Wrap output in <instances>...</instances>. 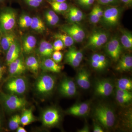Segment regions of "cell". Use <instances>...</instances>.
<instances>
[{"instance_id": "cell-1", "label": "cell", "mask_w": 132, "mask_h": 132, "mask_svg": "<svg viewBox=\"0 0 132 132\" xmlns=\"http://www.w3.org/2000/svg\"><path fill=\"white\" fill-rule=\"evenodd\" d=\"M0 100L5 109L9 112L20 111L25 108L27 104L26 99L16 95L1 92Z\"/></svg>"}, {"instance_id": "cell-2", "label": "cell", "mask_w": 132, "mask_h": 132, "mask_svg": "<svg viewBox=\"0 0 132 132\" xmlns=\"http://www.w3.org/2000/svg\"><path fill=\"white\" fill-rule=\"evenodd\" d=\"M94 115L96 119L104 127L109 128L112 127L115 122L114 113L109 107L100 105L95 110Z\"/></svg>"}, {"instance_id": "cell-3", "label": "cell", "mask_w": 132, "mask_h": 132, "mask_svg": "<svg viewBox=\"0 0 132 132\" xmlns=\"http://www.w3.org/2000/svg\"><path fill=\"white\" fill-rule=\"evenodd\" d=\"M16 22L15 11L10 8L3 9L0 12V33L1 34L12 31Z\"/></svg>"}, {"instance_id": "cell-4", "label": "cell", "mask_w": 132, "mask_h": 132, "mask_svg": "<svg viewBox=\"0 0 132 132\" xmlns=\"http://www.w3.org/2000/svg\"><path fill=\"white\" fill-rule=\"evenodd\" d=\"M55 84V80L53 76L47 74H43L36 80V90L39 94L46 95L52 93Z\"/></svg>"}, {"instance_id": "cell-5", "label": "cell", "mask_w": 132, "mask_h": 132, "mask_svg": "<svg viewBox=\"0 0 132 132\" xmlns=\"http://www.w3.org/2000/svg\"><path fill=\"white\" fill-rule=\"evenodd\" d=\"M5 88L11 94L21 95L27 90V83L24 78L16 76L8 81Z\"/></svg>"}, {"instance_id": "cell-6", "label": "cell", "mask_w": 132, "mask_h": 132, "mask_svg": "<svg viewBox=\"0 0 132 132\" xmlns=\"http://www.w3.org/2000/svg\"><path fill=\"white\" fill-rule=\"evenodd\" d=\"M108 39V35L104 31H96L92 33L89 37L86 48L96 49L101 47L106 43Z\"/></svg>"}, {"instance_id": "cell-7", "label": "cell", "mask_w": 132, "mask_h": 132, "mask_svg": "<svg viewBox=\"0 0 132 132\" xmlns=\"http://www.w3.org/2000/svg\"><path fill=\"white\" fill-rule=\"evenodd\" d=\"M120 9L116 7H109L104 12L102 21L106 26L113 27L116 26L120 17Z\"/></svg>"}, {"instance_id": "cell-8", "label": "cell", "mask_w": 132, "mask_h": 132, "mask_svg": "<svg viewBox=\"0 0 132 132\" xmlns=\"http://www.w3.org/2000/svg\"><path fill=\"white\" fill-rule=\"evenodd\" d=\"M61 116L59 111L56 109H47L43 113L42 120L45 126H53L59 123Z\"/></svg>"}, {"instance_id": "cell-9", "label": "cell", "mask_w": 132, "mask_h": 132, "mask_svg": "<svg viewBox=\"0 0 132 132\" xmlns=\"http://www.w3.org/2000/svg\"><path fill=\"white\" fill-rule=\"evenodd\" d=\"M106 51L108 55L113 61H117L119 59L121 52V46L118 38H112L107 43Z\"/></svg>"}, {"instance_id": "cell-10", "label": "cell", "mask_w": 132, "mask_h": 132, "mask_svg": "<svg viewBox=\"0 0 132 132\" xmlns=\"http://www.w3.org/2000/svg\"><path fill=\"white\" fill-rule=\"evenodd\" d=\"M59 91L62 95L65 97H72L76 93V86L72 79L66 78L61 82Z\"/></svg>"}, {"instance_id": "cell-11", "label": "cell", "mask_w": 132, "mask_h": 132, "mask_svg": "<svg viewBox=\"0 0 132 132\" xmlns=\"http://www.w3.org/2000/svg\"><path fill=\"white\" fill-rule=\"evenodd\" d=\"M95 90L96 94L99 96L108 97L112 93L113 86L110 81L104 80L97 81Z\"/></svg>"}, {"instance_id": "cell-12", "label": "cell", "mask_w": 132, "mask_h": 132, "mask_svg": "<svg viewBox=\"0 0 132 132\" xmlns=\"http://www.w3.org/2000/svg\"><path fill=\"white\" fill-rule=\"evenodd\" d=\"M9 72L12 76H17L24 73L26 70V66L23 59L19 57L9 65Z\"/></svg>"}, {"instance_id": "cell-13", "label": "cell", "mask_w": 132, "mask_h": 132, "mask_svg": "<svg viewBox=\"0 0 132 132\" xmlns=\"http://www.w3.org/2000/svg\"><path fill=\"white\" fill-rule=\"evenodd\" d=\"M6 62L8 65L20 57L21 47L16 40L12 44L6 52Z\"/></svg>"}, {"instance_id": "cell-14", "label": "cell", "mask_w": 132, "mask_h": 132, "mask_svg": "<svg viewBox=\"0 0 132 132\" xmlns=\"http://www.w3.org/2000/svg\"><path fill=\"white\" fill-rule=\"evenodd\" d=\"M40 66L42 69L46 72L58 73L60 72L62 69L61 66L49 58H43Z\"/></svg>"}, {"instance_id": "cell-15", "label": "cell", "mask_w": 132, "mask_h": 132, "mask_svg": "<svg viewBox=\"0 0 132 132\" xmlns=\"http://www.w3.org/2000/svg\"><path fill=\"white\" fill-rule=\"evenodd\" d=\"M16 35L12 31L1 34L0 46L1 50L6 52L10 46L16 40Z\"/></svg>"}, {"instance_id": "cell-16", "label": "cell", "mask_w": 132, "mask_h": 132, "mask_svg": "<svg viewBox=\"0 0 132 132\" xmlns=\"http://www.w3.org/2000/svg\"><path fill=\"white\" fill-rule=\"evenodd\" d=\"M89 109L88 104L83 102L73 105L69 109L67 112L75 116H84L88 113Z\"/></svg>"}, {"instance_id": "cell-17", "label": "cell", "mask_w": 132, "mask_h": 132, "mask_svg": "<svg viewBox=\"0 0 132 132\" xmlns=\"http://www.w3.org/2000/svg\"><path fill=\"white\" fill-rule=\"evenodd\" d=\"M76 81L79 86L82 89L87 90L90 87V75L85 69L79 71L76 76Z\"/></svg>"}, {"instance_id": "cell-18", "label": "cell", "mask_w": 132, "mask_h": 132, "mask_svg": "<svg viewBox=\"0 0 132 132\" xmlns=\"http://www.w3.org/2000/svg\"><path fill=\"white\" fill-rule=\"evenodd\" d=\"M37 40L33 35L25 36L22 39L23 52L27 54H30L34 51L36 45Z\"/></svg>"}, {"instance_id": "cell-19", "label": "cell", "mask_w": 132, "mask_h": 132, "mask_svg": "<svg viewBox=\"0 0 132 132\" xmlns=\"http://www.w3.org/2000/svg\"><path fill=\"white\" fill-rule=\"evenodd\" d=\"M40 56L43 58H49L52 56L54 49L53 45L47 41H42L38 48Z\"/></svg>"}, {"instance_id": "cell-20", "label": "cell", "mask_w": 132, "mask_h": 132, "mask_svg": "<svg viewBox=\"0 0 132 132\" xmlns=\"http://www.w3.org/2000/svg\"><path fill=\"white\" fill-rule=\"evenodd\" d=\"M132 67V57L129 55H125L121 57L116 67V69L120 72L129 71Z\"/></svg>"}, {"instance_id": "cell-21", "label": "cell", "mask_w": 132, "mask_h": 132, "mask_svg": "<svg viewBox=\"0 0 132 132\" xmlns=\"http://www.w3.org/2000/svg\"><path fill=\"white\" fill-rule=\"evenodd\" d=\"M26 67L34 73H38L40 65L38 60L34 56H30L26 58L25 62Z\"/></svg>"}, {"instance_id": "cell-22", "label": "cell", "mask_w": 132, "mask_h": 132, "mask_svg": "<svg viewBox=\"0 0 132 132\" xmlns=\"http://www.w3.org/2000/svg\"><path fill=\"white\" fill-rule=\"evenodd\" d=\"M21 123L22 126H26L34 122L35 119L31 109H25L20 116Z\"/></svg>"}, {"instance_id": "cell-23", "label": "cell", "mask_w": 132, "mask_h": 132, "mask_svg": "<svg viewBox=\"0 0 132 132\" xmlns=\"http://www.w3.org/2000/svg\"><path fill=\"white\" fill-rule=\"evenodd\" d=\"M33 30L38 33H43L46 30V27L44 22L38 16L32 18L31 27Z\"/></svg>"}, {"instance_id": "cell-24", "label": "cell", "mask_w": 132, "mask_h": 132, "mask_svg": "<svg viewBox=\"0 0 132 132\" xmlns=\"http://www.w3.org/2000/svg\"><path fill=\"white\" fill-rule=\"evenodd\" d=\"M121 42L126 49H131L132 48V34L130 31L124 30L121 38Z\"/></svg>"}, {"instance_id": "cell-25", "label": "cell", "mask_w": 132, "mask_h": 132, "mask_svg": "<svg viewBox=\"0 0 132 132\" xmlns=\"http://www.w3.org/2000/svg\"><path fill=\"white\" fill-rule=\"evenodd\" d=\"M56 39H60L64 43V46L66 47H71L73 45L74 41L71 36L67 34L57 33L53 36Z\"/></svg>"}, {"instance_id": "cell-26", "label": "cell", "mask_w": 132, "mask_h": 132, "mask_svg": "<svg viewBox=\"0 0 132 132\" xmlns=\"http://www.w3.org/2000/svg\"><path fill=\"white\" fill-rule=\"evenodd\" d=\"M118 89L130 91L132 89V81L130 79L123 78L119 79L117 82Z\"/></svg>"}, {"instance_id": "cell-27", "label": "cell", "mask_w": 132, "mask_h": 132, "mask_svg": "<svg viewBox=\"0 0 132 132\" xmlns=\"http://www.w3.org/2000/svg\"><path fill=\"white\" fill-rule=\"evenodd\" d=\"M62 30L71 36L74 41L78 43L82 42L83 39L78 34H77L73 30H72L69 26H65L62 28Z\"/></svg>"}, {"instance_id": "cell-28", "label": "cell", "mask_w": 132, "mask_h": 132, "mask_svg": "<svg viewBox=\"0 0 132 132\" xmlns=\"http://www.w3.org/2000/svg\"><path fill=\"white\" fill-rule=\"evenodd\" d=\"M55 12L60 13L65 12L68 9V5L65 2H47Z\"/></svg>"}, {"instance_id": "cell-29", "label": "cell", "mask_w": 132, "mask_h": 132, "mask_svg": "<svg viewBox=\"0 0 132 132\" xmlns=\"http://www.w3.org/2000/svg\"><path fill=\"white\" fill-rule=\"evenodd\" d=\"M66 54L68 55L80 62L82 61L83 59V54L82 52L73 47L69 48Z\"/></svg>"}, {"instance_id": "cell-30", "label": "cell", "mask_w": 132, "mask_h": 132, "mask_svg": "<svg viewBox=\"0 0 132 132\" xmlns=\"http://www.w3.org/2000/svg\"><path fill=\"white\" fill-rule=\"evenodd\" d=\"M21 124L20 116L19 114H15L10 119L9 127L11 130H16Z\"/></svg>"}, {"instance_id": "cell-31", "label": "cell", "mask_w": 132, "mask_h": 132, "mask_svg": "<svg viewBox=\"0 0 132 132\" xmlns=\"http://www.w3.org/2000/svg\"><path fill=\"white\" fill-rule=\"evenodd\" d=\"M32 21V17L28 15H23L19 19V26L22 28H28L31 27Z\"/></svg>"}, {"instance_id": "cell-32", "label": "cell", "mask_w": 132, "mask_h": 132, "mask_svg": "<svg viewBox=\"0 0 132 132\" xmlns=\"http://www.w3.org/2000/svg\"><path fill=\"white\" fill-rule=\"evenodd\" d=\"M91 61L97 62L106 67L108 64L107 60L104 55L99 54H95L91 57Z\"/></svg>"}, {"instance_id": "cell-33", "label": "cell", "mask_w": 132, "mask_h": 132, "mask_svg": "<svg viewBox=\"0 0 132 132\" xmlns=\"http://www.w3.org/2000/svg\"><path fill=\"white\" fill-rule=\"evenodd\" d=\"M65 61L66 63L74 68L78 67L79 66L81 63L77 60L67 54H65Z\"/></svg>"}, {"instance_id": "cell-34", "label": "cell", "mask_w": 132, "mask_h": 132, "mask_svg": "<svg viewBox=\"0 0 132 132\" xmlns=\"http://www.w3.org/2000/svg\"><path fill=\"white\" fill-rule=\"evenodd\" d=\"M69 26L72 30H73L77 34L84 39L85 37V34L84 30L81 27L75 24Z\"/></svg>"}, {"instance_id": "cell-35", "label": "cell", "mask_w": 132, "mask_h": 132, "mask_svg": "<svg viewBox=\"0 0 132 132\" xmlns=\"http://www.w3.org/2000/svg\"><path fill=\"white\" fill-rule=\"evenodd\" d=\"M90 21L93 24H96L98 23L100 19L97 15L94 7L90 12Z\"/></svg>"}, {"instance_id": "cell-36", "label": "cell", "mask_w": 132, "mask_h": 132, "mask_svg": "<svg viewBox=\"0 0 132 132\" xmlns=\"http://www.w3.org/2000/svg\"><path fill=\"white\" fill-rule=\"evenodd\" d=\"M54 51H60L62 50L65 46L64 43L60 39H57L53 45Z\"/></svg>"}, {"instance_id": "cell-37", "label": "cell", "mask_w": 132, "mask_h": 132, "mask_svg": "<svg viewBox=\"0 0 132 132\" xmlns=\"http://www.w3.org/2000/svg\"><path fill=\"white\" fill-rule=\"evenodd\" d=\"M116 96L132 98V93L130 91L121 90V89H118V88L116 91Z\"/></svg>"}, {"instance_id": "cell-38", "label": "cell", "mask_w": 132, "mask_h": 132, "mask_svg": "<svg viewBox=\"0 0 132 132\" xmlns=\"http://www.w3.org/2000/svg\"><path fill=\"white\" fill-rule=\"evenodd\" d=\"M52 57L53 60L56 63H58L61 61L63 58V55L60 51H56L53 53Z\"/></svg>"}, {"instance_id": "cell-39", "label": "cell", "mask_w": 132, "mask_h": 132, "mask_svg": "<svg viewBox=\"0 0 132 132\" xmlns=\"http://www.w3.org/2000/svg\"><path fill=\"white\" fill-rule=\"evenodd\" d=\"M69 19L71 22H73V23L79 22L83 19L81 17L75 14L70 10H69Z\"/></svg>"}, {"instance_id": "cell-40", "label": "cell", "mask_w": 132, "mask_h": 132, "mask_svg": "<svg viewBox=\"0 0 132 132\" xmlns=\"http://www.w3.org/2000/svg\"><path fill=\"white\" fill-rule=\"evenodd\" d=\"M47 22L49 25L51 26H54L58 23L59 18L58 15H56L53 17L46 18Z\"/></svg>"}, {"instance_id": "cell-41", "label": "cell", "mask_w": 132, "mask_h": 132, "mask_svg": "<svg viewBox=\"0 0 132 132\" xmlns=\"http://www.w3.org/2000/svg\"><path fill=\"white\" fill-rule=\"evenodd\" d=\"M116 100L121 104H124L129 103L131 101L132 98L131 97H121L116 96Z\"/></svg>"}, {"instance_id": "cell-42", "label": "cell", "mask_w": 132, "mask_h": 132, "mask_svg": "<svg viewBox=\"0 0 132 132\" xmlns=\"http://www.w3.org/2000/svg\"><path fill=\"white\" fill-rule=\"evenodd\" d=\"M24 1L28 6L34 8L39 7L41 5L35 0H24Z\"/></svg>"}, {"instance_id": "cell-43", "label": "cell", "mask_w": 132, "mask_h": 132, "mask_svg": "<svg viewBox=\"0 0 132 132\" xmlns=\"http://www.w3.org/2000/svg\"><path fill=\"white\" fill-rule=\"evenodd\" d=\"M91 65L94 68L98 70H102L106 67L105 66L100 64L97 62L92 61H91Z\"/></svg>"}, {"instance_id": "cell-44", "label": "cell", "mask_w": 132, "mask_h": 132, "mask_svg": "<svg viewBox=\"0 0 132 132\" xmlns=\"http://www.w3.org/2000/svg\"><path fill=\"white\" fill-rule=\"evenodd\" d=\"M69 10H71L77 16H80L82 19L84 18V15L83 14V13L79 9L75 7H72Z\"/></svg>"}, {"instance_id": "cell-45", "label": "cell", "mask_w": 132, "mask_h": 132, "mask_svg": "<svg viewBox=\"0 0 132 132\" xmlns=\"http://www.w3.org/2000/svg\"><path fill=\"white\" fill-rule=\"evenodd\" d=\"M94 8L97 15L101 19L103 16L104 12H103L101 8L98 5H96V6H95Z\"/></svg>"}, {"instance_id": "cell-46", "label": "cell", "mask_w": 132, "mask_h": 132, "mask_svg": "<svg viewBox=\"0 0 132 132\" xmlns=\"http://www.w3.org/2000/svg\"><path fill=\"white\" fill-rule=\"evenodd\" d=\"M57 15L55 12L53 10H49L46 12L45 14V18L53 17Z\"/></svg>"}, {"instance_id": "cell-47", "label": "cell", "mask_w": 132, "mask_h": 132, "mask_svg": "<svg viewBox=\"0 0 132 132\" xmlns=\"http://www.w3.org/2000/svg\"><path fill=\"white\" fill-rule=\"evenodd\" d=\"M94 1L95 0H84L80 5L86 6H88L93 4Z\"/></svg>"}, {"instance_id": "cell-48", "label": "cell", "mask_w": 132, "mask_h": 132, "mask_svg": "<svg viewBox=\"0 0 132 132\" xmlns=\"http://www.w3.org/2000/svg\"><path fill=\"white\" fill-rule=\"evenodd\" d=\"M93 132H103L104 130L102 129L101 127L99 125L95 123L94 126Z\"/></svg>"}, {"instance_id": "cell-49", "label": "cell", "mask_w": 132, "mask_h": 132, "mask_svg": "<svg viewBox=\"0 0 132 132\" xmlns=\"http://www.w3.org/2000/svg\"><path fill=\"white\" fill-rule=\"evenodd\" d=\"M4 70H5V68L0 64V81L2 79Z\"/></svg>"}, {"instance_id": "cell-50", "label": "cell", "mask_w": 132, "mask_h": 132, "mask_svg": "<svg viewBox=\"0 0 132 132\" xmlns=\"http://www.w3.org/2000/svg\"><path fill=\"white\" fill-rule=\"evenodd\" d=\"M98 2L100 4L102 5H106L109 4L108 0H98Z\"/></svg>"}, {"instance_id": "cell-51", "label": "cell", "mask_w": 132, "mask_h": 132, "mask_svg": "<svg viewBox=\"0 0 132 132\" xmlns=\"http://www.w3.org/2000/svg\"><path fill=\"white\" fill-rule=\"evenodd\" d=\"M16 131L17 132H27V130L22 127L19 126L18 128L16 129Z\"/></svg>"}, {"instance_id": "cell-52", "label": "cell", "mask_w": 132, "mask_h": 132, "mask_svg": "<svg viewBox=\"0 0 132 132\" xmlns=\"http://www.w3.org/2000/svg\"><path fill=\"white\" fill-rule=\"evenodd\" d=\"M79 132H89V129L88 127L87 126H85L82 129L79 130Z\"/></svg>"}, {"instance_id": "cell-53", "label": "cell", "mask_w": 132, "mask_h": 132, "mask_svg": "<svg viewBox=\"0 0 132 132\" xmlns=\"http://www.w3.org/2000/svg\"><path fill=\"white\" fill-rule=\"evenodd\" d=\"M123 2L127 5H131L132 3V0H121Z\"/></svg>"}, {"instance_id": "cell-54", "label": "cell", "mask_w": 132, "mask_h": 132, "mask_svg": "<svg viewBox=\"0 0 132 132\" xmlns=\"http://www.w3.org/2000/svg\"><path fill=\"white\" fill-rule=\"evenodd\" d=\"M47 2H65L67 0H47Z\"/></svg>"}, {"instance_id": "cell-55", "label": "cell", "mask_w": 132, "mask_h": 132, "mask_svg": "<svg viewBox=\"0 0 132 132\" xmlns=\"http://www.w3.org/2000/svg\"><path fill=\"white\" fill-rule=\"evenodd\" d=\"M109 3H114L117 2V0H108Z\"/></svg>"}, {"instance_id": "cell-56", "label": "cell", "mask_w": 132, "mask_h": 132, "mask_svg": "<svg viewBox=\"0 0 132 132\" xmlns=\"http://www.w3.org/2000/svg\"><path fill=\"white\" fill-rule=\"evenodd\" d=\"M2 127V121L1 117V113H0V130Z\"/></svg>"}, {"instance_id": "cell-57", "label": "cell", "mask_w": 132, "mask_h": 132, "mask_svg": "<svg viewBox=\"0 0 132 132\" xmlns=\"http://www.w3.org/2000/svg\"><path fill=\"white\" fill-rule=\"evenodd\" d=\"M35 1L38 2L39 3H40L41 4H42L43 3V1H44V0H35Z\"/></svg>"}, {"instance_id": "cell-58", "label": "cell", "mask_w": 132, "mask_h": 132, "mask_svg": "<svg viewBox=\"0 0 132 132\" xmlns=\"http://www.w3.org/2000/svg\"><path fill=\"white\" fill-rule=\"evenodd\" d=\"M84 1V0H78V2H79V4H81V3H82V2H83V1Z\"/></svg>"}, {"instance_id": "cell-59", "label": "cell", "mask_w": 132, "mask_h": 132, "mask_svg": "<svg viewBox=\"0 0 132 132\" xmlns=\"http://www.w3.org/2000/svg\"><path fill=\"white\" fill-rule=\"evenodd\" d=\"M5 0H0V3H3L5 2Z\"/></svg>"}, {"instance_id": "cell-60", "label": "cell", "mask_w": 132, "mask_h": 132, "mask_svg": "<svg viewBox=\"0 0 132 132\" xmlns=\"http://www.w3.org/2000/svg\"><path fill=\"white\" fill-rule=\"evenodd\" d=\"M1 34L0 33V39H1ZM1 46H0V52L1 51Z\"/></svg>"}]
</instances>
